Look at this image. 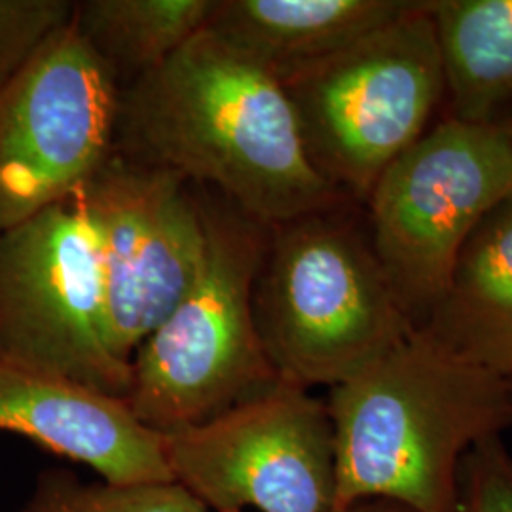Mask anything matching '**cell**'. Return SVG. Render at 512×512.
Returning <instances> with one entry per match:
<instances>
[{
	"label": "cell",
	"mask_w": 512,
	"mask_h": 512,
	"mask_svg": "<svg viewBox=\"0 0 512 512\" xmlns=\"http://www.w3.org/2000/svg\"><path fill=\"white\" fill-rule=\"evenodd\" d=\"M421 336L467 365L512 380V194L465 239Z\"/></svg>",
	"instance_id": "obj_13"
},
{
	"label": "cell",
	"mask_w": 512,
	"mask_h": 512,
	"mask_svg": "<svg viewBox=\"0 0 512 512\" xmlns=\"http://www.w3.org/2000/svg\"><path fill=\"white\" fill-rule=\"evenodd\" d=\"M162 439L173 482L211 512H329L336 503L334 427L310 389L281 382Z\"/></svg>",
	"instance_id": "obj_9"
},
{
	"label": "cell",
	"mask_w": 512,
	"mask_h": 512,
	"mask_svg": "<svg viewBox=\"0 0 512 512\" xmlns=\"http://www.w3.org/2000/svg\"><path fill=\"white\" fill-rule=\"evenodd\" d=\"M499 128L503 129V131L507 133V137L511 139L512 143V110L509 112V114H507V118H505V120L499 124Z\"/></svg>",
	"instance_id": "obj_20"
},
{
	"label": "cell",
	"mask_w": 512,
	"mask_h": 512,
	"mask_svg": "<svg viewBox=\"0 0 512 512\" xmlns=\"http://www.w3.org/2000/svg\"><path fill=\"white\" fill-rule=\"evenodd\" d=\"M84 186L0 236V363L126 401L131 365L105 340L103 272Z\"/></svg>",
	"instance_id": "obj_7"
},
{
	"label": "cell",
	"mask_w": 512,
	"mask_h": 512,
	"mask_svg": "<svg viewBox=\"0 0 512 512\" xmlns=\"http://www.w3.org/2000/svg\"><path fill=\"white\" fill-rule=\"evenodd\" d=\"M215 6L217 0H84L74 2L73 27L122 92L202 33Z\"/></svg>",
	"instance_id": "obj_15"
},
{
	"label": "cell",
	"mask_w": 512,
	"mask_h": 512,
	"mask_svg": "<svg viewBox=\"0 0 512 512\" xmlns=\"http://www.w3.org/2000/svg\"><path fill=\"white\" fill-rule=\"evenodd\" d=\"M404 0H217L207 31L232 54L287 82L401 18Z\"/></svg>",
	"instance_id": "obj_12"
},
{
	"label": "cell",
	"mask_w": 512,
	"mask_h": 512,
	"mask_svg": "<svg viewBox=\"0 0 512 512\" xmlns=\"http://www.w3.org/2000/svg\"><path fill=\"white\" fill-rule=\"evenodd\" d=\"M456 512H512V454L501 435L480 440L461 461Z\"/></svg>",
	"instance_id": "obj_18"
},
{
	"label": "cell",
	"mask_w": 512,
	"mask_h": 512,
	"mask_svg": "<svg viewBox=\"0 0 512 512\" xmlns=\"http://www.w3.org/2000/svg\"><path fill=\"white\" fill-rule=\"evenodd\" d=\"M359 207L346 203L268 226L253 313L285 384H344L414 332Z\"/></svg>",
	"instance_id": "obj_3"
},
{
	"label": "cell",
	"mask_w": 512,
	"mask_h": 512,
	"mask_svg": "<svg viewBox=\"0 0 512 512\" xmlns=\"http://www.w3.org/2000/svg\"><path fill=\"white\" fill-rule=\"evenodd\" d=\"M511 194L507 133L450 116L374 184L368 236L414 330L437 306L465 239Z\"/></svg>",
	"instance_id": "obj_6"
},
{
	"label": "cell",
	"mask_w": 512,
	"mask_h": 512,
	"mask_svg": "<svg viewBox=\"0 0 512 512\" xmlns=\"http://www.w3.org/2000/svg\"><path fill=\"white\" fill-rule=\"evenodd\" d=\"M311 164L365 205L385 169L429 131L446 99L427 2L283 82Z\"/></svg>",
	"instance_id": "obj_5"
},
{
	"label": "cell",
	"mask_w": 512,
	"mask_h": 512,
	"mask_svg": "<svg viewBox=\"0 0 512 512\" xmlns=\"http://www.w3.org/2000/svg\"><path fill=\"white\" fill-rule=\"evenodd\" d=\"M205 255L194 285L131 359V414L158 435L198 427L281 384L256 330L268 226L198 184Z\"/></svg>",
	"instance_id": "obj_4"
},
{
	"label": "cell",
	"mask_w": 512,
	"mask_h": 512,
	"mask_svg": "<svg viewBox=\"0 0 512 512\" xmlns=\"http://www.w3.org/2000/svg\"><path fill=\"white\" fill-rule=\"evenodd\" d=\"M118 105L71 19L0 92V236L92 179L114 150Z\"/></svg>",
	"instance_id": "obj_10"
},
{
	"label": "cell",
	"mask_w": 512,
	"mask_h": 512,
	"mask_svg": "<svg viewBox=\"0 0 512 512\" xmlns=\"http://www.w3.org/2000/svg\"><path fill=\"white\" fill-rule=\"evenodd\" d=\"M336 503L391 499L456 512L461 461L512 425V380L448 355L414 330L330 387Z\"/></svg>",
	"instance_id": "obj_2"
},
{
	"label": "cell",
	"mask_w": 512,
	"mask_h": 512,
	"mask_svg": "<svg viewBox=\"0 0 512 512\" xmlns=\"http://www.w3.org/2000/svg\"><path fill=\"white\" fill-rule=\"evenodd\" d=\"M114 148L274 226L355 203L311 164L283 84L207 29L120 92Z\"/></svg>",
	"instance_id": "obj_1"
},
{
	"label": "cell",
	"mask_w": 512,
	"mask_h": 512,
	"mask_svg": "<svg viewBox=\"0 0 512 512\" xmlns=\"http://www.w3.org/2000/svg\"><path fill=\"white\" fill-rule=\"evenodd\" d=\"M329 512H416L391 499H359L346 505L332 507Z\"/></svg>",
	"instance_id": "obj_19"
},
{
	"label": "cell",
	"mask_w": 512,
	"mask_h": 512,
	"mask_svg": "<svg viewBox=\"0 0 512 512\" xmlns=\"http://www.w3.org/2000/svg\"><path fill=\"white\" fill-rule=\"evenodd\" d=\"M450 118L499 126L512 110V0H431Z\"/></svg>",
	"instance_id": "obj_14"
},
{
	"label": "cell",
	"mask_w": 512,
	"mask_h": 512,
	"mask_svg": "<svg viewBox=\"0 0 512 512\" xmlns=\"http://www.w3.org/2000/svg\"><path fill=\"white\" fill-rule=\"evenodd\" d=\"M0 433L116 484L173 482L162 435L139 423L126 401L31 368L0 363Z\"/></svg>",
	"instance_id": "obj_11"
},
{
	"label": "cell",
	"mask_w": 512,
	"mask_h": 512,
	"mask_svg": "<svg viewBox=\"0 0 512 512\" xmlns=\"http://www.w3.org/2000/svg\"><path fill=\"white\" fill-rule=\"evenodd\" d=\"M69 0H0V92L73 19Z\"/></svg>",
	"instance_id": "obj_17"
},
{
	"label": "cell",
	"mask_w": 512,
	"mask_h": 512,
	"mask_svg": "<svg viewBox=\"0 0 512 512\" xmlns=\"http://www.w3.org/2000/svg\"><path fill=\"white\" fill-rule=\"evenodd\" d=\"M84 194L101 258L105 340L118 361L131 365L200 274V190L177 171L114 148Z\"/></svg>",
	"instance_id": "obj_8"
},
{
	"label": "cell",
	"mask_w": 512,
	"mask_h": 512,
	"mask_svg": "<svg viewBox=\"0 0 512 512\" xmlns=\"http://www.w3.org/2000/svg\"><path fill=\"white\" fill-rule=\"evenodd\" d=\"M19 512H211L177 482H82L67 469L40 473Z\"/></svg>",
	"instance_id": "obj_16"
}]
</instances>
